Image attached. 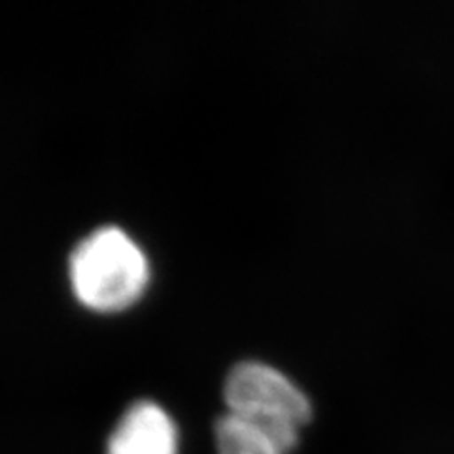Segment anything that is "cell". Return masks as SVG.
Listing matches in <instances>:
<instances>
[{"instance_id": "3", "label": "cell", "mask_w": 454, "mask_h": 454, "mask_svg": "<svg viewBox=\"0 0 454 454\" xmlns=\"http://www.w3.org/2000/svg\"><path fill=\"white\" fill-rule=\"evenodd\" d=\"M106 454H178V430L158 403L138 402L112 432Z\"/></svg>"}, {"instance_id": "1", "label": "cell", "mask_w": 454, "mask_h": 454, "mask_svg": "<svg viewBox=\"0 0 454 454\" xmlns=\"http://www.w3.org/2000/svg\"><path fill=\"white\" fill-rule=\"evenodd\" d=\"M68 277L82 305L97 312H118L146 290L150 265L129 235L106 225L80 240L70 255Z\"/></svg>"}, {"instance_id": "4", "label": "cell", "mask_w": 454, "mask_h": 454, "mask_svg": "<svg viewBox=\"0 0 454 454\" xmlns=\"http://www.w3.org/2000/svg\"><path fill=\"white\" fill-rule=\"evenodd\" d=\"M218 454H284L262 426L230 413L216 422Z\"/></svg>"}, {"instance_id": "2", "label": "cell", "mask_w": 454, "mask_h": 454, "mask_svg": "<svg viewBox=\"0 0 454 454\" xmlns=\"http://www.w3.org/2000/svg\"><path fill=\"white\" fill-rule=\"evenodd\" d=\"M230 413L240 415L271 435L284 454L300 442L310 419L307 395L278 369L262 362H243L231 369L223 390Z\"/></svg>"}]
</instances>
